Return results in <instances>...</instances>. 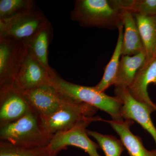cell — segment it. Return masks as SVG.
Segmentation results:
<instances>
[{
	"label": "cell",
	"mask_w": 156,
	"mask_h": 156,
	"mask_svg": "<svg viewBox=\"0 0 156 156\" xmlns=\"http://www.w3.org/2000/svg\"><path fill=\"white\" fill-rule=\"evenodd\" d=\"M122 11L112 0H76L71 20L82 27L118 30L123 25Z\"/></svg>",
	"instance_id": "obj_1"
},
{
	"label": "cell",
	"mask_w": 156,
	"mask_h": 156,
	"mask_svg": "<svg viewBox=\"0 0 156 156\" xmlns=\"http://www.w3.org/2000/svg\"><path fill=\"white\" fill-rule=\"evenodd\" d=\"M53 135L43 130L39 116L32 111L17 121L0 126L1 140L26 148L46 147Z\"/></svg>",
	"instance_id": "obj_2"
},
{
	"label": "cell",
	"mask_w": 156,
	"mask_h": 156,
	"mask_svg": "<svg viewBox=\"0 0 156 156\" xmlns=\"http://www.w3.org/2000/svg\"><path fill=\"white\" fill-rule=\"evenodd\" d=\"M98 109L88 104L73 99L53 115L40 117L41 127L47 134L54 135L79 126H89L95 121H104L94 117Z\"/></svg>",
	"instance_id": "obj_3"
},
{
	"label": "cell",
	"mask_w": 156,
	"mask_h": 156,
	"mask_svg": "<svg viewBox=\"0 0 156 156\" xmlns=\"http://www.w3.org/2000/svg\"><path fill=\"white\" fill-rule=\"evenodd\" d=\"M52 83L62 94L106 112L112 120H124L121 115L122 104L115 96L112 97L104 92H99L94 87H86L70 83L59 76L56 72L52 77Z\"/></svg>",
	"instance_id": "obj_4"
},
{
	"label": "cell",
	"mask_w": 156,
	"mask_h": 156,
	"mask_svg": "<svg viewBox=\"0 0 156 156\" xmlns=\"http://www.w3.org/2000/svg\"><path fill=\"white\" fill-rule=\"evenodd\" d=\"M49 22L44 14L34 8L11 18L0 20V38L26 44Z\"/></svg>",
	"instance_id": "obj_5"
},
{
	"label": "cell",
	"mask_w": 156,
	"mask_h": 156,
	"mask_svg": "<svg viewBox=\"0 0 156 156\" xmlns=\"http://www.w3.org/2000/svg\"><path fill=\"white\" fill-rule=\"evenodd\" d=\"M20 91L31 109L40 117L53 115L72 100L52 84Z\"/></svg>",
	"instance_id": "obj_6"
},
{
	"label": "cell",
	"mask_w": 156,
	"mask_h": 156,
	"mask_svg": "<svg viewBox=\"0 0 156 156\" xmlns=\"http://www.w3.org/2000/svg\"><path fill=\"white\" fill-rule=\"evenodd\" d=\"M28 51L25 43L0 38V89L14 86L15 79Z\"/></svg>",
	"instance_id": "obj_7"
},
{
	"label": "cell",
	"mask_w": 156,
	"mask_h": 156,
	"mask_svg": "<svg viewBox=\"0 0 156 156\" xmlns=\"http://www.w3.org/2000/svg\"><path fill=\"white\" fill-rule=\"evenodd\" d=\"M114 92L115 96L122 104L121 115L123 119L133 120L138 123L151 134L156 144V128L151 119L153 112L150 109L134 99L127 87H115Z\"/></svg>",
	"instance_id": "obj_8"
},
{
	"label": "cell",
	"mask_w": 156,
	"mask_h": 156,
	"mask_svg": "<svg viewBox=\"0 0 156 156\" xmlns=\"http://www.w3.org/2000/svg\"><path fill=\"white\" fill-rule=\"evenodd\" d=\"M87 126H79L68 131L58 132L53 135L48 146V150L59 153L67 146L76 147L83 150L89 156H101L98 152L99 145L89 138Z\"/></svg>",
	"instance_id": "obj_9"
},
{
	"label": "cell",
	"mask_w": 156,
	"mask_h": 156,
	"mask_svg": "<svg viewBox=\"0 0 156 156\" xmlns=\"http://www.w3.org/2000/svg\"><path fill=\"white\" fill-rule=\"evenodd\" d=\"M54 70L48 71L28 51L23 59L14 82V86L20 91L43 85L52 84Z\"/></svg>",
	"instance_id": "obj_10"
},
{
	"label": "cell",
	"mask_w": 156,
	"mask_h": 156,
	"mask_svg": "<svg viewBox=\"0 0 156 156\" xmlns=\"http://www.w3.org/2000/svg\"><path fill=\"white\" fill-rule=\"evenodd\" d=\"M30 111L21 91L16 87L0 89V126L17 121Z\"/></svg>",
	"instance_id": "obj_11"
},
{
	"label": "cell",
	"mask_w": 156,
	"mask_h": 156,
	"mask_svg": "<svg viewBox=\"0 0 156 156\" xmlns=\"http://www.w3.org/2000/svg\"><path fill=\"white\" fill-rule=\"evenodd\" d=\"M151 84L156 85V56L145 61L127 87L134 99L144 104L154 112H156V104L151 100L147 91Z\"/></svg>",
	"instance_id": "obj_12"
},
{
	"label": "cell",
	"mask_w": 156,
	"mask_h": 156,
	"mask_svg": "<svg viewBox=\"0 0 156 156\" xmlns=\"http://www.w3.org/2000/svg\"><path fill=\"white\" fill-rule=\"evenodd\" d=\"M104 122L108 123L119 135L130 156H156V149L148 150L143 144L141 138L131 132L130 128L134 123L133 120H105Z\"/></svg>",
	"instance_id": "obj_13"
},
{
	"label": "cell",
	"mask_w": 156,
	"mask_h": 156,
	"mask_svg": "<svg viewBox=\"0 0 156 156\" xmlns=\"http://www.w3.org/2000/svg\"><path fill=\"white\" fill-rule=\"evenodd\" d=\"M122 20L124 28L122 56H134L145 51L134 14L122 11Z\"/></svg>",
	"instance_id": "obj_14"
},
{
	"label": "cell",
	"mask_w": 156,
	"mask_h": 156,
	"mask_svg": "<svg viewBox=\"0 0 156 156\" xmlns=\"http://www.w3.org/2000/svg\"><path fill=\"white\" fill-rule=\"evenodd\" d=\"M147 60L145 51L134 56H122L114 86L128 87Z\"/></svg>",
	"instance_id": "obj_15"
},
{
	"label": "cell",
	"mask_w": 156,
	"mask_h": 156,
	"mask_svg": "<svg viewBox=\"0 0 156 156\" xmlns=\"http://www.w3.org/2000/svg\"><path fill=\"white\" fill-rule=\"evenodd\" d=\"M52 26L49 22L26 44L34 58L50 72L54 70L50 67L48 62V48L52 40Z\"/></svg>",
	"instance_id": "obj_16"
},
{
	"label": "cell",
	"mask_w": 156,
	"mask_h": 156,
	"mask_svg": "<svg viewBox=\"0 0 156 156\" xmlns=\"http://www.w3.org/2000/svg\"><path fill=\"white\" fill-rule=\"evenodd\" d=\"M147 55V60L156 56V16L134 14Z\"/></svg>",
	"instance_id": "obj_17"
},
{
	"label": "cell",
	"mask_w": 156,
	"mask_h": 156,
	"mask_svg": "<svg viewBox=\"0 0 156 156\" xmlns=\"http://www.w3.org/2000/svg\"><path fill=\"white\" fill-rule=\"evenodd\" d=\"M119 32L118 40L113 53L110 60L105 69L104 73L100 82L94 88L100 92H104L109 87L114 86L121 58L122 56L123 26L121 25L118 29Z\"/></svg>",
	"instance_id": "obj_18"
},
{
	"label": "cell",
	"mask_w": 156,
	"mask_h": 156,
	"mask_svg": "<svg viewBox=\"0 0 156 156\" xmlns=\"http://www.w3.org/2000/svg\"><path fill=\"white\" fill-rule=\"evenodd\" d=\"M121 11L144 16H156V0H113Z\"/></svg>",
	"instance_id": "obj_19"
},
{
	"label": "cell",
	"mask_w": 156,
	"mask_h": 156,
	"mask_svg": "<svg viewBox=\"0 0 156 156\" xmlns=\"http://www.w3.org/2000/svg\"><path fill=\"white\" fill-rule=\"evenodd\" d=\"M89 136L96 140L99 147L103 150L105 156H121L125 147L121 140L111 135H107L95 131L87 130Z\"/></svg>",
	"instance_id": "obj_20"
},
{
	"label": "cell",
	"mask_w": 156,
	"mask_h": 156,
	"mask_svg": "<svg viewBox=\"0 0 156 156\" xmlns=\"http://www.w3.org/2000/svg\"><path fill=\"white\" fill-rule=\"evenodd\" d=\"M34 8V3L31 0H1L0 20L11 18Z\"/></svg>",
	"instance_id": "obj_21"
},
{
	"label": "cell",
	"mask_w": 156,
	"mask_h": 156,
	"mask_svg": "<svg viewBox=\"0 0 156 156\" xmlns=\"http://www.w3.org/2000/svg\"><path fill=\"white\" fill-rule=\"evenodd\" d=\"M47 147L26 148L1 140L0 156H47L49 153Z\"/></svg>",
	"instance_id": "obj_22"
},
{
	"label": "cell",
	"mask_w": 156,
	"mask_h": 156,
	"mask_svg": "<svg viewBox=\"0 0 156 156\" xmlns=\"http://www.w3.org/2000/svg\"><path fill=\"white\" fill-rule=\"evenodd\" d=\"M58 153L57 152H50L49 151V153H48L47 156H57Z\"/></svg>",
	"instance_id": "obj_23"
}]
</instances>
